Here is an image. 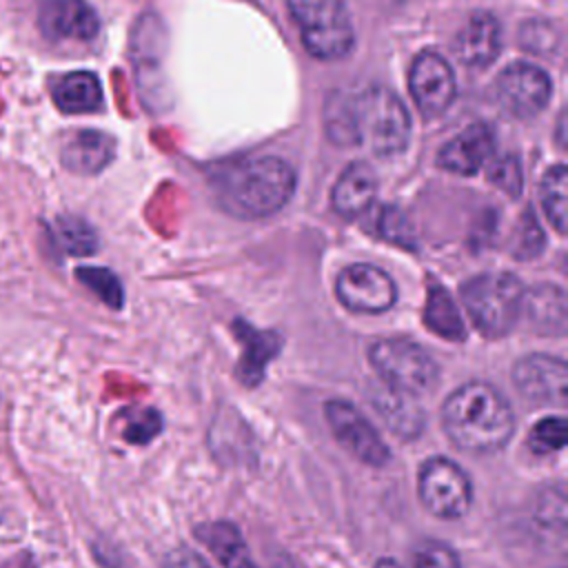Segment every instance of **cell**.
I'll list each match as a JSON object with an SVG mask.
<instances>
[{"mask_svg": "<svg viewBox=\"0 0 568 568\" xmlns=\"http://www.w3.org/2000/svg\"><path fill=\"white\" fill-rule=\"evenodd\" d=\"M324 124L337 144H362L377 158L399 155L410 140V118L404 102L386 87L333 93Z\"/></svg>", "mask_w": 568, "mask_h": 568, "instance_id": "6da1fadb", "label": "cell"}, {"mask_svg": "<svg viewBox=\"0 0 568 568\" xmlns=\"http://www.w3.org/2000/svg\"><path fill=\"white\" fill-rule=\"evenodd\" d=\"M442 428L459 450L493 455L510 442L515 413L506 395L488 382H466L442 406Z\"/></svg>", "mask_w": 568, "mask_h": 568, "instance_id": "7a4b0ae2", "label": "cell"}, {"mask_svg": "<svg viewBox=\"0 0 568 568\" xmlns=\"http://www.w3.org/2000/svg\"><path fill=\"white\" fill-rule=\"evenodd\" d=\"M215 191L229 213L237 217H266L291 200L295 173L282 158H248L226 166L215 180Z\"/></svg>", "mask_w": 568, "mask_h": 568, "instance_id": "3957f363", "label": "cell"}, {"mask_svg": "<svg viewBox=\"0 0 568 568\" xmlns=\"http://www.w3.org/2000/svg\"><path fill=\"white\" fill-rule=\"evenodd\" d=\"M524 286L510 273H484L462 286V302L475 328L490 337H504L517 324L524 304Z\"/></svg>", "mask_w": 568, "mask_h": 568, "instance_id": "277c9868", "label": "cell"}, {"mask_svg": "<svg viewBox=\"0 0 568 568\" xmlns=\"http://www.w3.org/2000/svg\"><path fill=\"white\" fill-rule=\"evenodd\" d=\"M368 362L382 384L413 397L435 390L439 366L419 344L404 337H384L371 344Z\"/></svg>", "mask_w": 568, "mask_h": 568, "instance_id": "5b68a950", "label": "cell"}, {"mask_svg": "<svg viewBox=\"0 0 568 568\" xmlns=\"http://www.w3.org/2000/svg\"><path fill=\"white\" fill-rule=\"evenodd\" d=\"M288 11L311 55L337 60L351 53L355 33L344 0H288Z\"/></svg>", "mask_w": 568, "mask_h": 568, "instance_id": "8992f818", "label": "cell"}, {"mask_svg": "<svg viewBox=\"0 0 568 568\" xmlns=\"http://www.w3.org/2000/svg\"><path fill=\"white\" fill-rule=\"evenodd\" d=\"M422 506L437 519H462L473 506V484L462 466L448 457H428L417 470Z\"/></svg>", "mask_w": 568, "mask_h": 568, "instance_id": "52a82bcc", "label": "cell"}, {"mask_svg": "<svg viewBox=\"0 0 568 568\" xmlns=\"http://www.w3.org/2000/svg\"><path fill=\"white\" fill-rule=\"evenodd\" d=\"M324 417L333 437L362 464L382 468L390 462V448L371 419L346 399H328Z\"/></svg>", "mask_w": 568, "mask_h": 568, "instance_id": "ba28073f", "label": "cell"}, {"mask_svg": "<svg viewBox=\"0 0 568 568\" xmlns=\"http://www.w3.org/2000/svg\"><path fill=\"white\" fill-rule=\"evenodd\" d=\"M550 91L552 84L548 73L528 62H515L506 67L495 84L497 102L513 118L537 115L546 106Z\"/></svg>", "mask_w": 568, "mask_h": 568, "instance_id": "9c48e42d", "label": "cell"}, {"mask_svg": "<svg viewBox=\"0 0 568 568\" xmlns=\"http://www.w3.org/2000/svg\"><path fill=\"white\" fill-rule=\"evenodd\" d=\"M337 300L353 313H384L395 304V282L373 264H353L337 275Z\"/></svg>", "mask_w": 568, "mask_h": 568, "instance_id": "30bf717a", "label": "cell"}, {"mask_svg": "<svg viewBox=\"0 0 568 568\" xmlns=\"http://www.w3.org/2000/svg\"><path fill=\"white\" fill-rule=\"evenodd\" d=\"M513 384L528 402L564 406L568 397V366L559 357L532 353L513 366Z\"/></svg>", "mask_w": 568, "mask_h": 568, "instance_id": "8fae6325", "label": "cell"}, {"mask_svg": "<svg viewBox=\"0 0 568 568\" xmlns=\"http://www.w3.org/2000/svg\"><path fill=\"white\" fill-rule=\"evenodd\" d=\"M408 87L417 109L428 118L444 113L453 104L457 91L450 64L435 51H422L413 60Z\"/></svg>", "mask_w": 568, "mask_h": 568, "instance_id": "7c38bea8", "label": "cell"}, {"mask_svg": "<svg viewBox=\"0 0 568 568\" xmlns=\"http://www.w3.org/2000/svg\"><path fill=\"white\" fill-rule=\"evenodd\" d=\"M38 27L49 40H91L100 20L87 0H47L38 11Z\"/></svg>", "mask_w": 568, "mask_h": 568, "instance_id": "4fadbf2b", "label": "cell"}, {"mask_svg": "<svg viewBox=\"0 0 568 568\" xmlns=\"http://www.w3.org/2000/svg\"><path fill=\"white\" fill-rule=\"evenodd\" d=\"M493 151V131L484 122H475L439 149L437 164L455 175H475L490 160Z\"/></svg>", "mask_w": 568, "mask_h": 568, "instance_id": "5bb4252c", "label": "cell"}, {"mask_svg": "<svg viewBox=\"0 0 568 568\" xmlns=\"http://www.w3.org/2000/svg\"><path fill=\"white\" fill-rule=\"evenodd\" d=\"M501 47L499 22L490 13H473L453 40V51L466 67H488Z\"/></svg>", "mask_w": 568, "mask_h": 568, "instance_id": "9a60e30c", "label": "cell"}, {"mask_svg": "<svg viewBox=\"0 0 568 568\" xmlns=\"http://www.w3.org/2000/svg\"><path fill=\"white\" fill-rule=\"evenodd\" d=\"M368 399L388 430H393L399 439H417L424 433L426 417L417 404V397L382 384L373 388Z\"/></svg>", "mask_w": 568, "mask_h": 568, "instance_id": "2e32d148", "label": "cell"}, {"mask_svg": "<svg viewBox=\"0 0 568 568\" xmlns=\"http://www.w3.org/2000/svg\"><path fill=\"white\" fill-rule=\"evenodd\" d=\"M235 335L242 344V357L237 364V379L248 386L255 388L264 375H266V366L268 362L280 353L282 339L277 333L271 331H257L244 322H235Z\"/></svg>", "mask_w": 568, "mask_h": 568, "instance_id": "e0dca14e", "label": "cell"}, {"mask_svg": "<svg viewBox=\"0 0 568 568\" xmlns=\"http://www.w3.org/2000/svg\"><path fill=\"white\" fill-rule=\"evenodd\" d=\"M115 153V142L111 135L93 129L75 131L67 144L62 146L60 160L67 171L78 175H93L100 173Z\"/></svg>", "mask_w": 568, "mask_h": 568, "instance_id": "ac0fdd59", "label": "cell"}, {"mask_svg": "<svg viewBox=\"0 0 568 568\" xmlns=\"http://www.w3.org/2000/svg\"><path fill=\"white\" fill-rule=\"evenodd\" d=\"M377 195V178L366 162L348 164L333 186V209L344 217H357L371 209Z\"/></svg>", "mask_w": 568, "mask_h": 568, "instance_id": "d6986e66", "label": "cell"}, {"mask_svg": "<svg viewBox=\"0 0 568 568\" xmlns=\"http://www.w3.org/2000/svg\"><path fill=\"white\" fill-rule=\"evenodd\" d=\"M521 313L539 333L564 335L566 331V295L555 284H539L524 293Z\"/></svg>", "mask_w": 568, "mask_h": 568, "instance_id": "ffe728a7", "label": "cell"}, {"mask_svg": "<svg viewBox=\"0 0 568 568\" xmlns=\"http://www.w3.org/2000/svg\"><path fill=\"white\" fill-rule=\"evenodd\" d=\"M195 537L224 568H257L240 528L231 521H206L195 528Z\"/></svg>", "mask_w": 568, "mask_h": 568, "instance_id": "44dd1931", "label": "cell"}, {"mask_svg": "<svg viewBox=\"0 0 568 568\" xmlns=\"http://www.w3.org/2000/svg\"><path fill=\"white\" fill-rule=\"evenodd\" d=\"M51 95L62 113H91L102 106V87L91 71L64 73L53 87Z\"/></svg>", "mask_w": 568, "mask_h": 568, "instance_id": "7402d4cb", "label": "cell"}, {"mask_svg": "<svg viewBox=\"0 0 568 568\" xmlns=\"http://www.w3.org/2000/svg\"><path fill=\"white\" fill-rule=\"evenodd\" d=\"M424 324L439 337L448 342L466 339V326L462 313L448 291L435 282H430L428 297L424 304Z\"/></svg>", "mask_w": 568, "mask_h": 568, "instance_id": "603a6c76", "label": "cell"}, {"mask_svg": "<svg viewBox=\"0 0 568 568\" xmlns=\"http://www.w3.org/2000/svg\"><path fill=\"white\" fill-rule=\"evenodd\" d=\"M541 206L550 224L557 233H566V220H568V175L564 164H555L546 171L539 189Z\"/></svg>", "mask_w": 568, "mask_h": 568, "instance_id": "cb8c5ba5", "label": "cell"}, {"mask_svg": "<svg viewBox=\"0 0 568 568\" xmlns=\"http://www.w3.org/2000/svg\"><path fill=\"white\" fill-rule=\"evenodd\" d=\"M51 235L55 244L71 255H91L98 248V235L89 222L75 215H62L55 220Z\"/></svg>", "mask_w": 568, "mask_h": 568, "instance_id": "d4e9b609", "label": "cell"}, {"mask_svg": "<svg viewBox=\"0 0 568 568\" xmlns=\"http://www.w3.org/2000/svg\"><path fill=\"white\" fill-rule=\"evenodd\" d=\"M568 422L564 415H546L532 424L526 437V446L535 455H552L566 446Z\"/></svg>", "mask_w": 568, "mask_h": 568, "instance_id": "484cf974", "label": "cell"}, {"mask_svg": "<svg viewBox=\"0 0 568 568\" xmlns=\"http://www.w3.org/2000/svg\"><path fill=\"white\" fill-rule=\"evenodd\" d=\"M78 282H82L87 288H91L106 306L111 308H120L124 302V293H122V284L120 280L109 271V268H100V266H80L75 271Z\"/></svg>", "mask_w": 568, "mask_h": 568, "instance_id": "4316f807", "label": "cell"}, {"mask_svg": "<svg viewBox=\"0 0 568 568\" xmlns=\"http://www.w3.org/2000/svg\"><path fill=\"white\" fill-rule=\"evenodd\" d=\"M377 235H382L386 242H393L402 248H415V235L413 229L406 220V215L399 209L393 206H384L377 215V224H375Z\"/></svg>", "mask_w": 568, "mask_h": 568, "instance_id": "83f0119b", "label": "cell"}, {"mask_svg": "<svg viewBox=\"0 0 568 568\" xmlns=\"http://www.w3.org/2000/svg\"><path fill=\"white\" fill-rule=\"evenodd\" d=\"M413 568H462V561L448 544L424 539L413 552Z\"/></svg>", "mask_w": 568, "mask_h": 568, "instance_id": "f1b7e54d", "label": "cell"}, {"mask_svg": "<svg viewBox=\"0 0 568 568\" xmlns=\"http://www.w3.org/2000/svg\"><path fill=\"white\" fill-rule=\"evenodd\" d=\"M541 248H544V233H541L535 215L530 211H526L519 220V226H517L515 235H513L510 251L519 260H530V257L539 255Z\"/></svg>", "mask_w": 568, "mask_h": 568, "instance_id": "f546056e", "label": "cell"}, {"mask_svg": "<svg viewBox=\"0 0 568 568\" xmlns=\"http://www.w3.org/2000/svg\"><path fill=\"white\" fill-rule=\"evenodd\" d=\"M488 180L508 195L517 197L521 193V164L517 155L497 158L488 169Z\"/></svg>", "mask_w": 568, "mask_h": 568, "instance_id": "4dcf8cb0", "label": "cell"}, {"mask_svg": "<svg viewBox=\"0 0 568 568\" xmlns=\"http://www.w3.org/2000/svg\"><path fill=\"white\" fill-rule=\"evenodd\" d=\"M162 430V415L155 408H142L129 415L124 439L131 444H146Z\"/></svg>", "mask_w": 568, "mask_h": 568, "instance_id": "1f68e13d", "label": "cell"}, {"mask_svg": "<svg viewBox=\"0 0 568 568\" xmlns=\"http://www.w3.org/2000/svg\"><path fill=\"white\" fill-rule=\"evenodd\" d=\"M162 568H211V566L200 552H195L186 546H180V548H173L162 559Z\"/></svg>", "mask_w": 568, "mask_h": 568, "instance_id": "d6a6232c", "label": "cell"}, {"mask_svg": "<svg viewBox=\"0 0 568 568\" xmlns=\"http://www.w3.org/2000/svg\"><path fill=\"white\" fill-rule=\"evenodd\" d=\"M0 568H36V566L27 552H20V555L11 557L9 561H4Z\"/></svg>", "mask_w": 568, "mask_h": 568, "instance_id": "836d02e7", "label": "cell"}, {"mask_svg": "<svg viewBox=\"0 0 568 568\" xmlns=\"http://www.w3.org/2000/svg\"><path fill=\"white\" fill-rule=\"evenodd\" d=\"M375 568H402V564H397L395 559H388V557H384V559H377Z\"/></svg>", "mask_w": 568, "mask_h": 568, "instance_id": "e575fe53", "label": "cell"}, {"mask_svg": "<svg viewBox=\"0 0 568 568\" xmlns=\"http://www.w3.org/2000/svg\"><path fill=\"white\" fill-rule=\"evenodd\" d=\"M277 568H284V566H277Z\"/></svg>", "mask_w": 568, "mask_h": 568, "instance_id": "d590c367", "label": "cell"}]
</instances>
